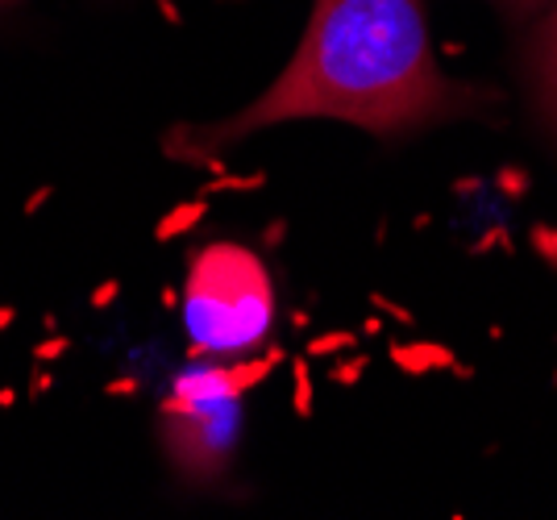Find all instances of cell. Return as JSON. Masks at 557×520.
<instances>
[{"instance_id": "obj_1", "label": "cell", "mask_w": 557, "mask_h": 520, "mask_svg": "<svg viewBox=\"0 0 557 520\" xmlns=\"http://www.w3.org/2000/svg\"><path fill=\"white\" fill-rule=\"evenodd\" d=\"M474 100L437 72L420 0H317L300 50L255 104L216 125H175L163 150L184 163H209L221 146L308 117L349 121L392 138L454 117Z\"/></svg>"}, {"instance_id": "obj_2", "label": "cell", "mask_w": 557, "mask_h": 520, "mask_svg": "<svg viewBox=\"0 0 557 520\" xmlns=\"http://www.w3.org/2000/svg\"><path fill=\"white\" fill-rule=\"evenodd\" d=\"M184 330L191 337L187 358L246 355L267 342L275 325V287L255 250L216 242L187 259Z\"/></svg>"}, {"instance_id": "obj_3", "label": "cell", "mask_w": 557, "mask_h": 520, "mask_svg": "<svg viewBox=\"0 0 557 520\" xmlns=\"http://www.w3.org/2000/svg\"><path fill=\"white\" fill-rule=\"evenodd\" d=\"M163 421L166 449L175 458V467L184 474H216L230 458L237 429H242V400L225 396V400H187V396H166L159 408Z\"/></svg>"}, {"instance_id": "obj_4", "label": "cell", "mask_w": 557, "mask_h": 520, "mask_svg": "<svg viewBox=\"0 0 557 520\" xmlns=\"http://www.w3.org/2000/svg\"><path fill=\"white\" fill-rule=\"evenodd\" d=\"M536 84H541V96H545V113L557 125V13L536 34Z\"/></svg>"}, {"instance_id": "obj_5", "label": "cell", "mask_w": 557, "mask_h": 520, "mask_svg": "<svg viewBox=\"0 0 557 520\" xmlns=\"http://www.w3.org/2000/svg\"><path fill=\"white\" fill-rule=\"evenodd\" d=\"M392 362L399 371H408V375H424L433 367H449L454 355L442 350V346H433V342H420V346H392Z\"/></svg>"}, {"instance_id": "obj_6", "label": "cell", "mask_w": 557, "mask_h": 520, "mask_svg": "<svg viewBox=\"0 0 557 520\" xmlns=\"http://www.w3.org/2000/svg\"><path fill=\"white\" fill-rule=\"evenodd\" d=\"M205 213H209V196L187 200V205H175V209L154 225V237H159V242H175V237H184L187 230H196V225L205 221Z\"/></svg>"}, {"instance_id": "obj_7", "label": "cell", "mask_w": 557, "mask_h": 520, "mask_svg": "<svg viewBox=\"0 0 557 520\" xmlns=\"http://www.w3.org/2000/svg\"><path fill=\"white\" fill-rule=\"evenodd\" d=\"M262 184H267L262 171H255V175H221V179H209L200 196H212V191H255V188H262Z\"/></svg>"}, {"instance_id": "obj_8", "label": "cell", "mask_w": 557, "mask_h": 520, "mask_svg": "<svg viewBox=\"0 0 557 520\" xmlns=\"http://www.w3.org/2000/svg\"><path fill=\"white\" fill-rule=\"evenodd\" d=\"M29 355H34V362H47V367H50V362H59V358L71 355V337H67V333H47V337H42V342H38Z\"/></svg>"}, {"instance_id": "obj_9", "label": "cell", "mask_w": 557, "mask_h": 520, "mask_svg": "<svg viewBox=\"0 0 557 520\" xmlns=\"http://www.w3.org/2000/svg\"><path fill=\"white\" fill-rule=\"evenodd\" d=\"M349 346H358V337H354V333H321V337H312V342H308V358L337 355V350H349Z\"/></svg>"}, {"instance_id": "obj_10", "label": "cell", "mask_w": 557, "mask_h": 520, "mask_svg": "<svg viewBox=\"0 0 557 520\" xmlns=\"http://www.w3.org/2000/svg\"><path fill=\"white\" fill-rule=\"evenodd\" d=\"M296 412L312 417V383H308V362H296Z\"/></svg>"}, {"instance_id": "obj_11", "label": "cell", "mask_w": 557, "mask_h": 520, "mask_svg": "<svg viewBox=\"0 0 557 520\" xmlns=\"http://www.w3.org/2000/svg\"><path fill=\"white\" fill-rule=\"evenodd\" d=\"M50 387H54V375H50L47 362H34V375H29V387H25V400H42Z\"/></svg>"}, {"instance_id": "obj_12", "label": "cell", "mask_w": 557, "mask_h": 520, "mask_svg": "<svg viewBox=\"0 0 557 520\" xmlns=\"http://www.w3.org/2000/svg\"><path fill=\"white\" fill-rule=\"evenodd\" d=\"M116 296H121V280H100V284H96V292L88 296V305H92L96 312H100V308L113 305Z\"/></svg>"}, {"instance_id": "obj_13", "label": "cell", "mask_w": 557, "mask_h": 520, "mask_svg": "<svg viewBox=\"0 0 557 520\" xmlns=\"http://www.w3.org/2000/svg\"><path fill=\"white\" fill-rule=\"evenodd\" d=\"M50 200H54V184H42V188H34L29 196H25L22 216H38V209H42V205H50Z\"/></svg>"}, {"instance_id": "obj_14", "label": "cell", "mask_w": 557, "mask_h": 520, "mask_svg": "<svg viewBox=\"0 0 557 520\" xmlns=\"http://www.w3.org/2000/svg\"><path fill=\"white\" fill-rule=\"evenodd\" d=\"M367 371V358L358 355L354 362H342V367H333V379L342 383V387H349V383H358V375Z\"/></svg>"}, {"instance_id": "obj_15", "label": "cell", "mask_w": 557, "mask_h": 520, "mask_svg": "<svg viewBox=\"0 0 557 520\" xmlns=\"http://www.w3.org/2000/svg\"><path fill=\"white\" fill-rule=\"evenodd\" d=\"M104 392H109V396H138L141 392V383L138 379H109V383H104Z\"/></svg>"}, {"instance_id": "obj_16", "label": "cell", "mask_w": 557, "mask_h": 520, "mask_svg": "<svg viewBox=\"0 0 557 520\" xmlns=\"http://www.w3.org/2000/svg\"><path fill=\"white\" fill-rule=\"evenodd\" d=\"M17 387H0V412H9V408H17Z\"/></svg>"}, {"instance_id": "obj_17", "label": "cell", "mask_w": 557, "mask_h": 520, "mask_svg": "<svg viewBox=\"0 0 557 520\" xmlns=\"http://www.w3.org/2000/svg\"><path fill=\"white\" fill-rule=\"evenodd\" d=\"M13 325H17V308H13V305H0V333L13 330Z\"/></svg>"}, {"instance_id": "obj_18", "label": "cell", "mask_w": 557, "mask_h": 520, "mask_svg": "<svg viewBox=\"0 0 557 520\" xmlns=\"http://www.w3.org/2000/svg\"><path fill=\"white\" fill-rule=\"evenodd\" d=\"M180 305V292L175 287H163V308H175Z\"/></svg>"}, {"instance_id": "obj_19", "label": "cell", "mask_w": 557, "mask_h": 520, "mask_svg": "<svg viewBox=\"0 0 557 520\" xmlns=\"http://www.w3.org/2000/svg\"><path fill=\"white\" fill-rule=\"evenodd\" d=\"M159 9H163L166 22H180V13H175V4H171V0H159Z\"/></svg>"}, {"instance_id": "obj_20", "label": "cell", "mask_w": 557, "mask_h": 520, "mask_svg": "<svg viewBox=\"0 0 557 520\" xmlns=\"http://www.w3.org/2000/svg\"><path fill=\"white\" fill-rule=\"evenodd\" d=\"M42 330H47V333H59V321H54V312H42Z\"/></svg>"}, {"instance_id": "obj_21", "label": "cell", "mask_w": 557, "mask_h": 520, "mask_svg": "<svg viewBox=\"0 0 557 520\" xmlns=\"http://www.w3.org/2000/svg\"><path fill=\"white\" fill-rule=\"evenodd\" d=\"M516 4H533V0H516Z\"/></svg>"}]
</instances>
